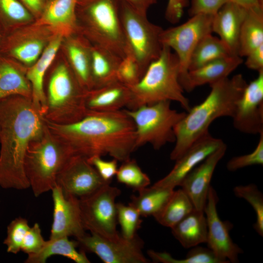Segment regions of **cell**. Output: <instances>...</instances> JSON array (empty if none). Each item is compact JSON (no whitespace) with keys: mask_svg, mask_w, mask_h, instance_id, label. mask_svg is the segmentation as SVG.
<instances>
[{"mask_svg":"<svg viewBox=\"0 0 263 263\" xmlns=\"http://www.w3.org/2000/svg\"><path fill=\"white\" fill-rule=\"evenodd\" d=\"M44 120L49 130L74 154L87 158L108 155L123 162L136 150L135 124L124 109L87 111L82 118L68 124Z\"/></svg>","mask_w":263,"mask_h":263,"instance_id":"cell-1","label":"cell"},{"mask_svg":"<svg viewBox=\"0 0 263 263\" xmlns=\"http://www.w3.org/2000/svg\"><path fill=\"white\" fill-rule=\"evenodd\" d=\"M46 124L32 99L13 95L0 101V187L30 188L24 160L30 142L43 132Z\"/></svg>","mask_w":263,"mask_h":263,"instance_id":"cell-2","label":"cell"},{"mask_svg":"<svg viewBox=\"0 0 263 263\" xmlns=\"http://www.w3.org/2000/svg\"><path fill=\"white\" fill-rule=\"evenodd\" d=\"M247 84L243 75L237 74L209 85L211 90L206 99L190 108L175 126V144L170 159L177 160L194 142L207 133L209 126L216 119L232 118Z\"/></svg>","mask_w":263,"mask_h":263,"instance_id":"cell-3","label":"cell"},{"mask_svg":"<svg viewBox=\"0 0 263 263\" xmlns=\"http://www.w3.org/2000/svg\"><path fill=\"white\" fill-rule=\"evenodd\" d=\"M180 72L176 55L168 46L163 45L160 56L149 65L139 82L129 87L131 97L127 109L174 101L188 112L191 107L179 82Z\"/></svg>","mask_w":263,"mask_h":263,"instance_id":"cell-4","label":"cell"},{"mask_svg":"<svg viewBox=\"0 0 263 263\" xmlns=\"http://www.w3.org/2000/svg\"><path fill=\"white\" fill-rule=\"evenodd\" d=\"M73 154L46 125L43 133L30 142L24 160L25 174L36 197L56 186L58 173Z\"/></svg>","mask_w":263,"mask_h":263,"instance_id":"cell-5","label":"cell"},{"mask_svg":"<svg viewBox=\"0 0 263 263\" xmlns=\"http://www.w3.org/2000/svg\"><path fill=\"white\" fill-rule=\"evenodd\" d=\"M86 92L70 67L65 63L58 65L52 72L44 90L43 117L57 124H68L78 121L87 112Z\"/></svg>","mask_w":263,"mask_h":263,"instance_id":"cell-6","label":"cell"},{"mask_svg":"<svg viewBox=\"0 0 263 263\" xmlns=\"http://www.w3.org/2000/svg\"><path fill=\"white\" fill-rule=\"evenodd\" d=\"M77 19L82 31L96 44L121 58L126 55V42L120 15V0H92L77 4Z\"/></svg>","mask_w":263,"mask_h":263,"instance_id":"cell-7","label":"cell"},{"mask_svg":"<svg viewBox=\"0 0 263 263\" xmlns=\"http://www.w3.org/2000/svg\"><path fill=\"white\" fill-rule=\"evenodd\" d=\"M170 103L163 101L134 110L124 109L135 124L136 150L147 144L159 150L175 141L174 127L186 113L171 109Z\"/></svg>","mask_w":263,"mask_h":263,"instance_id":"cell-8","label":"cell"},{"mask_svg":"<svg viewBox=\"0 0 263 263\" xmlns=\"http://www.w3.org/2000/svg\"><path fill=\"white\" fill-rule=\"evenodd\" d=\"M120 15L126 54L132 55L144 73L149 65L160 56L163 48L160 36L163 30L120 0Z\"/></svg>","mask_w":263,"mask_h":263,"instance_id":"cell-9","label":"cell"},{"mask_svg":"<svg viewBox=\"0 0 263 263\" xmlns=\"http://www.w3.org/2000/svg\"><path fill=\"white\" fill-rule=\"evenodd\" d=\"M120 190L106 184L79 198L81 218L85 230L107 239L117 238L116 198Z\"/></svg>","mask_w":263,"mask_h":263,"instance_id":"cell-10","label":"cell"},{"mask_svg":"<svg viewBox=\"0 0 263 263\" xmlns=\"http://www.w3.org/2000/svg\"><path fill=\"white\" fill-rule=\"evenodd\" d=\"M213 17L209 15H194L179 25L163 30L160 36L162 45L173 50L179 62V82L188 72L190 57L199 42L212 33Z\"/></svg>","mask_w":263,"mask_h":263,"instance_id":"cell-11","label":"cell"},{"mask_svg":"<svg viewBox=\"0 0 263 263\" xmlns=\"http://www.w3.org/2000/svg\"><path fill=\"white\" fill-rule=\"evenodd\" d=\"M76 240L82 250L96 254L105 263H148L144 256L143 241L136 235L126 239L121 235L111 239L91 233Z\"/></svg>","mask_w":263,"mask_h":263,"instance_id":"cell-12","label":"cell"},{"mask_svg":"<svg viewBox=\"0 0 263 263\" xmlns=\"http://www.w3.org/2000/svg\"><path fill=\"white\" fill-rule=\"evenodd\" d=\"M94 167L83 156L73 154L63 166L56 185L65 195L80 198L95 191L106 184Z\"/></svg>","mask_w":263,"mask_h":263,"instance_id":"cell-13","label":"cell"},{"mask_svg":"<svg viewBox=\"0 0 263 263\" xmlns=\"http://www.w3.org/2000/svg\"><path fill=\"white\" fill-rule=\"evenodd\" d=\"M218 199L216 191L211 186L204 210L207 224L206 243L208 247L221 259L229 263H237L243 250L230 236L232 225L229 222L221 220L218 215Z\"/></svg>","mask_w":263,"mask_h":263,"instance_id":"cell-14","label":"cell"},{"mask_svg":"<svg viewBox=\"0 0 263 263\" xmlns=\"http://www.w3.org/2000/svg\"><path fill=\"white\" fill-rule=\"evenodd\" d=\"M232 118L234 128L242 132H263V71L246 86Z\"/></svg>","mask_w":263,"mask_h":263,"instance_id":"cell-15","label":"cell"},{"mask_svg":"<svg viewBox=\"0 0 263 263\" xmlns=\"http://www.w3.org/2000/svg\"><path fill=\"white\" fill-rule=\"evenodd\" d=\"M53 201V222L50 239L74 236L86 233L80 215L79 198L65 195L56 185L51 190Z\"/></svg>","mask_w":263,"mask_h":263,"instance_id":"cell-16","label":"cell"},{"mask_svg":"<svg viewBox=\"0 0 263 263\" xmlns=\"http://www.w3.org/2000/svg\"><path fill=\"white\" fill-rule=\"evenodd\" d=\"M225 143L208 132L195 142L177 160L171 171L153 185L174 189L184 178L207 156Z\"/></svg>","mask_w":263,"mask_h":263,"instance_id":"cell-17","label":"cell"},{"mask_svg":"<svg viewBox=\"0 0 263 263\" xmlns=\"http://www.w3.org/2000/svg\"><path fill=\"white\" fill-rule=\"evenodd\" d=\"M226 148V144H223L192 169L182 181L180 186L190 198L195 209L204 211L213 172L224 156Z\"/></svg>","mask_w":263,"mask_h":263,"instance_id":"cell-18","label":"cell"},{"mask_svg":"<svg viewBox=\"0 0 263 263\" xmlns=\"http://www.w3.org/2000/svg\"><path fill=\"white\" fill-rule=\"evenodd\" d=\"M247 11V9L230 1L213 17L212 32L218 35L233 56H239L240 31Z\"/></svg>","mask_w":263,"mask_h":263,"instance_id":"cell-19","label":"cell"},{"mask_svg":"<svg viewBox=\"0 0 263 263\" xmlns=\"http://www.w3.org/2000/svg\"><path fill=\"white\" fill-rule=\"evenodd\" d=\"M78 0H49L38 19V25L48 27L63 37L77 32L76 9Z\"/></svg>","mask_w":263,"mask_h":263,"instance_id":"cell-20","label":"cell"},{"mask_svg":"<svg viewBox=\"0 0 263 263\" xmlns=\"http://www.w3.org/2000/svg\"><path fill=\"white\" fill-rule=\"evenodd\" d=\"M243 62L239 56L218 59L196 69L189 70L180 81L184 91H192L206 84L211 85L228 77Z\"/></svg>","mask_w":263,"mask_h":263,"instance_id":"cell-21","label":"cell"},{"mask_svg":"<svg viewBox=\"0 0 263 263\" xmlns=\"http://www.w3.org/2000/svg\"><path fill=\"white\" fill-rule=\"evenodd\" d=\"M63 37L56 34L37 60L26 70L32 88V101L42 116L45 107L44 82L47 71L60 46Z\"/></svg>","mask_w":263,"mask_h":263,"instance_id":"cell-22","label":"cell"},{"mask_svg":"<svg viewBox=\"0 0 263 263\" xmlns=\"http://www.w3.org/2000/svg\"><path fill=\"white\" fill-rule=\"evenodd\" d=\"M131 97L130 89L116 80L87 91L85 106L87 111H117L127 107Z\"/></svg>","mask_w":263,"mask_h":263,"instance_id":"cell-23","label":"cell"},{"mask_svg":"<svg viewBox=\"0 0 263 263\" xmlns=\"http://www.w3.org/2000/svg\"><path fill=\"white\" fill-rule=\"evenodd\" d=\"M32 94L26 71L13 59L0 54V101L13 95L32 99Z\"/></svg>","mask_w":263,"mask_h":263,"instance_id":"cell-24","label":"cell"},{"mask_svg":"<svg viewBox=\"0 0 263 263\" xmlns=\"http://www.w3.org/2000/svg\"><path fill=\"white\" fill-rule=\"evenodd\" d=\"M121 59L106 48L96 44L91 46V74L93 89L117 80L116 71Z\"/></svg>","mask_w":263,"mask_h":263,"instance_id":"cell-25","label":"cell"},{"mask_svg":"<svg viewBox=\"0 0 263 263\" xmlns=\"http://www.w3.org/2000/svg\"><path fill=\"white\" fill-rule=\"evenodd\" d=\"M171 229L175 238L186 248L206 243L207 224L204 211L194 209Z\"/></svg>","mask_w":263,"mask_h":263,"instance_id":"cell-26","label":"cell"},{"mask_svg":"<svg viewBox=\"0 0 263 263\" xmlns=\"http://www.w3.org/2000/svg\"><path fill=\"white\" fill-rule=\"evenodd\" d=\"M71 37L66 43V50L70 68L86 91L93 89L91 74L90 46L84 39Z\"/></svg>","mask_w":263,"mask_h":263,"instance_id":"cell-27","label":"cell"},{"mask_svg":"<svg viewBox=\"0 0 263 263\" xmlns=\"http://www.w3.org/2000/svg\"><path fill=\"white\" fill-rule=\"evenodd\" d=\"M45 46V41L41 38H31L21 42L9 34L2 36L0 54L31 66L40 56Z\"/></svg>","mask_w":263,"mask_h":263,"instance_id":"cell-28","label":"cell"},{"mask_svg":"<svg viewBox=\"0 0 263 263\" xmlns=\"http://www.w3.org/2000/svg\"><path fill=\"white\" fill-rule=\"evenodd\" d=\"M67 237L49 239L46 241L41 250L37 254L28 255L25 263H45L47 260L54 255L67 258L76 263H90L85 251H78L76 247L78 243L70 240Z\"/></svg>","mask_w":263,"mask_h":263,"instance_id":"cell-29","label":"cell"},{"mask_svg":"<svg viewBox=\"0 0 263 263\" xmlns=\"http://www.w3.org/2000/svg\"><path fill=\"white\" fill-rule=\"evenodd\" d=\"M263 44V7L247 9L241 27L239 56L245 57Z\"/></svg>","mask_w":263,"mask_h":263,"instance_id":"cell-30","label":"cell"},{"mask_svg":"<svg viewBox=\"0 0 263 263\" xmlns=\"http://www.w3.org/2000/svg\"><path fill=\"white\" fill-rule=\"evenodd\" d=\"M174 189L152 185L138 191L137 196H133L130 205L136 208L141 216H154L162 209Z\"/></svg>","mask_w":263,"mask_h":263,"instance_id":"cell-31","label":"cell"},{"mask_svg":"<svg viewBox=\"0 0 263 263\" xmlns=\"http://www.w3.org/2000/svg\"><path fill=\"white\" fill-rule=\"evenodd\" d=\"M194 209L189 197L180 188L174 190L162 209L154 218L162 225L171 228Z\"/></svg>","mask_w":263,"mask_h":263,"instance_id":"cell-32","label":"cell"},{"mask_svg":"<svg viewBox=\"0 0 263 263\" xmlns=\"http://www.w3.org/2000/svg\"><path fill=\"white\" fill-rule=\"evenodd\" d=\"M232 55L225 44L209 34L198 43L190 57L188 71L199 68L215 60Z\"/></svg>","mask_w":263,"mask_h":263,"instance_id":"cell-33","label":"cell"},{"mask_svg":"<svg viewBox=\"0 0 263 263\" xmlns=\"http://www.w3.org/2000/svg\"><path fill=\"white\" fill-rule=\"evenodd\" d=\"M149 257L155 263H229L218 257L210 248L197 245L190 248L186 257L177 259L166 252L148 251Z\"/></svg>","mask_w":263,"mask_h":263,"instance_id":"cell-34","label":"cell"},{"mask_svg":"<svg viewBox=\"0 0 263 263\" xmlns=\"http://www.w3.org/2000/svg\"><path fill=\"white\" fill-rule=\"evenodd\" d=\"M115 175L117 181L136 191L147 187L150 180L134 159L130 158L122 162Z\"/></svg>","mask_w":263,"mask_h":263,"instance_id":"cell-35","label":"cell"},{"mask_svg":"<svg viewBox=\"0 0 263 263\" xmlns=\"http://www.w3.org/2000/svg\"><path fill=\"white\" fill-rule=\"evenodd\" d=\"M31 13L19 0H0V30L8 31L13 25L30 21Z\"/></svg>","mask_w":263,"mask_h":263,"instance_id":"cell-36","label":"cell"},{"mask_svg":"<svg viewBox=\"0 0 263 263\" xmlns=\"http://www.w3.org/2000/svg\"><path fill=\"white\" fill-rule=\"evenodd\" d=\"M233 192L237 197L244 199L253 207L256 215V221L253 228L257 233L263 236V195L257 187L252 184L237 186Z\"/></svg>","mask_w":263,"mask_h":263,"instance_id":"cell-37","label":"cell"},{"mask_svg":"<svg viewBox=\"0 0 263 263\" xmlns=\"http://www.w3.org/2000/svg\"><path fill=\"white\" fill-rule=\"evenodd\" d=\"M117 220L121 229V236L126 239L135 237L142 220L138 210L129 204L116 203Z\"/></svg>","mask_w":263,"mask_h":263,"instance_id":"cell-38","label":"cell"},{"mask_svg":"<svg viewBox=\"0 0 263 263\" xmlns=\"http://www.w3.org/2000/svg\"><path fill=\"white\" fill-rule=\"evenodd\" d=\"M30 227L27 220L21 217L9 223L7 227V236L3 241L8 253L16 254L21 250L23 240Z\"/></svg>","mask_w":263,"mask_h":263,"instance_id":"cell-39","label":"cell"},{"mask_svg":"<svg viewBox=\"0 0 263 263\" xmlns=\"http://www.w3.org/2000/svg\"><path fill=\"white\" fill-rule=\"evenodd\" d=\"M144 73L136 59L127 54L123 57L117 68L116 79L122 84L131 87L137 84Z\"/></svg>","mask_w":263,"mask_h":263,"instance_id":"cell-40","label":"cell"},{"mask_svg":"<svg viewBox=\"0 0 263 263\" xmlns=\"http://www.w3.org/2000/svg\"><path fill=\"white\" fill-rule=\"evenodd\" d=\"M258 145L251 153L232 157L226 164V168L230 171L253 165L263 164V132L260 134Z\"/></svg>","mask_w":263,"mask_h":263,"instance_id":"cell-41","label":"cell"},{"mask_svg":"<svg viewBox=\"0 0 263 263\" xmlns=\"http://www.w3.org/2000/svg\"><path fill=\"white\" fill-rule=\"evenodd\" d=\"M45 242L39 225L36 223L27 232L22 242L21 251L27 255L37 254L43 248Z\"/></svg>","mask_w":263,"mask_h":263,"instance_id":"cell-42","label":"cell"},{"mask_svg":"<svg viewBox=\"0 0 263 263\" xmlns=\"http://www.w3.org/2000/svg\"><path fill=\"white\" fill-rule=\"evenodd\" d=\"M230 0H189L188 14L190 17L199 14L214 16Z\"/></svg>","mask_w":263,"mask_h":263,"instance_id":"cell-43","label":"cell"},{"mask_svg":"<svg viewBox=\"0 0 263 263\" xmlns=\"http://www.w3.org/2000/svg\"><path fill=\"white\" fill-rule=\"evenodd\" d=\"M88 162L96 169L101 177L106 182L111 183L113 177L115 176L118 167L117 160H103L101 156L94 155L87 158Z\"/></svg>","mask_w":263,"mask_h":263,"instance_id":"cell-44","label":"cell"},{"mask_svg":"<svg viewBox=\"0 0 263 263\" xmlns=\"http://www.w3.org/2000/svg\"><path fill=\"white\" fill-rule=\"evenodd\" d=\"M189 4V0H168L165 14L166 19L172 24L178 23Z\"/></svg>","mask_w":263,"mask_h":263,"instance_id":"cell-45","label":"cell"},{"mask_svg":"<svg viewBox=\"0 0 263 263\" xmlns=\"http://www.w3.org/2000/svg\"><path fill=\"white\" fill-rule=\"evenodd\" d=\"M245 57V65L248 69L258 73L263 71V44L252 50Z\"/></svg>","mask_w":263,"mask_h":263,"instance_id":"cell-46","label":"cell"},{"mask_svg":"<svg viewBox=\"0 0 263 263\" xmlns=\"http://www.w3.org/2000/svg\"><path fill=\"white\" fill-rule=\"evenodd\" d=\"M139 13L147 16L150 6L157 2V0H121Z\"/></svg>","mask_w":263,"mask_h":263,"instance_id":"cell-47","label":"cell"},{"mask_svg":"<svg viewBox=\"0 0 263 263\" xmlns=\"http://www.w3.org/2000/svg\"><path fill=\"white\" fill-rule=\"evenodd\" d=\"M33 15L40 17L47 3L46 0H19Z\"/></svg>","mask_w":263,"mask_h":263,"instance_id":"cell-48","label":"cell"},{"mask_svg":"<svg viewBox=\"0 0 263 263\" xmlns=\"http://www.w3.org/2000/svg\"><path fill=\"white\" fill-rule=\"evenodd\" d=\"M246 9L263 7V0H230Z\"/></svg>","mask_w":263,"mask_h":263,"instance_id":"cell-49","label":"cell"},{"mask_svg":"<svg viewBox=\"0 0 263 263\" xmlns=\"http://www.w3.org/2000/svg\"><path fill=\"white\" fill-rule=\"evenodd\" d=\"M92 0H78V3L77 4H82L85 2H87L88 1H89Z\"/></svg>","mask_w":263,"mask_h":263,"instance_id":"cell-50","label":"cell"},{"mask_svg":"<svg viewBox=\"0 0 263 263\" xmlns=\"http://www.w3.org/2000/svg\"><path fill=\"white\" fill-rule=\"evenodd\" d=\"M2 38V35L1 32L0 30V44H1Z\"/></svg>","mask_w":263,"mask_h":263,"instance_id":"cell-51","label":"cell"},{"mask_svg":"<svg viewBox=\"0 0 263 263\" xmlns=\"http://www.w3.org/2000/svg\"><path fill=\"white\" fill-rule=\"evenodd\" d=\"M46 0V1H47H47H48V0Z\"/></svg>","mask_w":263,"mask_h":263,"instance_id":"cell-52","label":"cell"}]
</instances>
